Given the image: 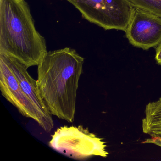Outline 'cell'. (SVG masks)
<instances>
[{
	"instance_id": "6da1fadb",
	"label": "cell",
	"mask_w": 161,
	"mask_h": 161,
	"mask_svg": "<svg viewBox=\"0 0 161 161\" xmlns=\"http://www.w3.org/2000/svg\"><path fill=\"white\" fill-rule=\"evenodd\" d=\"M84 59L69 47L48 52L38 65V94L52 115L72 123Z\"/></svg>"
},
{
	"instance_id": "7a4b0ae2",
	"label": "cell",
	"mask_w": 161,
	"mask_h": 161,
	"mask_svg": "<svg viewBox=\"0 0 161 161\" xmlns=\"http://www.w3.org/2000/svg\"><path fill=\"white\" fill-rule=\"evenodd\" d=\"M45 38L36 29L24 0H0V53L28 68L38 66L47 53Z\"/></svg>"
},
{
	"instance_id": "3957f363",
	"label": "cell",
	"mask_w": 161,
	"mask_h": 161,
	"mask_svg": "<svg viewBox=\"0 0 161 161\" xmlns=\"http://www.w3.org/2000/svg\"><path fill=\"white\" fill-rule=\"evenodd\" d=\"M50 147L69 158L84 161L93 156L106 157L105 142L81 125L58 128L51 136Z\"/></svg>"
},
{
	"instance_id": "277c9868",
	"label": "cell",
	"mask_w": 161,
	"mask_h": 161,
	"mask_svg": "<svg viewBox=\"0 0 161 161\" xmlns=\"http://www.w3.org/2000/svg\"><path fill=\"white\" fill-rule=\"evenodd\" d=\"M85 19L105 30L125 31L134 8L127 0H67Z\"/></svg>"
},
{
	"instance_id": "5b68a950",
	"label": "cell",
	"mask_w": 161,
	"mask_h": 161,
	"mask_svg": "<svg viewBox=\"0 0 161 161\" xmlns=\"http://www.w3.org/2000/svg\"><path fill=\"white\" fill-rule=\"evenodd\" d=\"M131 45L148 50L161 43V18L134 8L125 31Z\"/></svg>"
},
{
	"instance_id": "8992f818",
	"label": "cell",
	"mask_w": 161,
	"mask_h": 161,
	"mask_svg": "<svg viewBox=\"0 0 161 161\" xmlns=\"http://www.w3.org/2000/svg\"><path fill=\"white\" fill-rule=\"evenodd\" d=\"M0 89L2 96L25 117L34 119L42 127L41 118L26 96L4 55L0 53Z\"/></svg>"
},
{
	"instance_id": "52a82bcc",
	"label": "cell",
	"mask_w": 161,
	"mask_h": 161,
	"mask_svg": "<svg viewBox=\"0 0 161 161\" xmlns=\"http://www.w3.org/2000/svg\"><path fill=\"white\" fill-rule=\"evenodd\" d=\"M3 55L24 93L36 109L42 120V129L47 132H50L54 127L52 115L49 113L40 98L36 80L29 74L27 70L28 68L25 65L15 58L5 54Z\"/></svg>"
},
{
	"instance_id": "ba28073f",
	"label": "cell",
	"mask_w": 161,
	"mask_h": 161,
	"mask_svg": "<svg viewBox=\"0 0 161 161\" xmlns=\"http://www.w3.org/2000/svg\"><path fill=\"white\" fill-rule=\"evenodd\" d=\"M144 133L151 134L161 131V98L151 102L146 106L145 117L142 120Z\"/></svg>"
},
{
	"instance_id": "9c48e42d",
	"label": "cell",
	"mask_w": 161,
	"mask_h": 161,
	"mask_svg": "<svg viewBox=\"0 0 161 161\" xmlns=\"http://www.w3.org/2000/svg\"><path fill=\"white\" fill-rule=\"evenodd\" d=\"M134 8L161 18V0H127Z\"/></svg>"
},
{
	"instance_id": "30bf717a",
	"label": "cell",
	"mask_w": 161,
	"mask_h": 161,
	"mask_svg": "<svg viewBox=\"0 0 161 161\" xmlns=\"http://www.w3.org/2000/svg\"><path fill=\"white\" fill-rule=\"evenodd\" d=\"M151 137L146 139L143 143L153 144L161 147V131L151 134Z\"/></svg>"
},
{
	"instance_id": "8fae6325",
	"label": "cell",
	"mask_w": 161,
	"mask_h": 161,
	"mask_svg": "<svg viewBox=\"0 0 161 161\" xmlns=\"http://www.w3.org/2000/svg\"><path fill=\"white\" fill-rule=\"evenodd\" d=\"M155 59L157 64L161 66V43L156 48Z\"/></svg>"
}]
</instances>
